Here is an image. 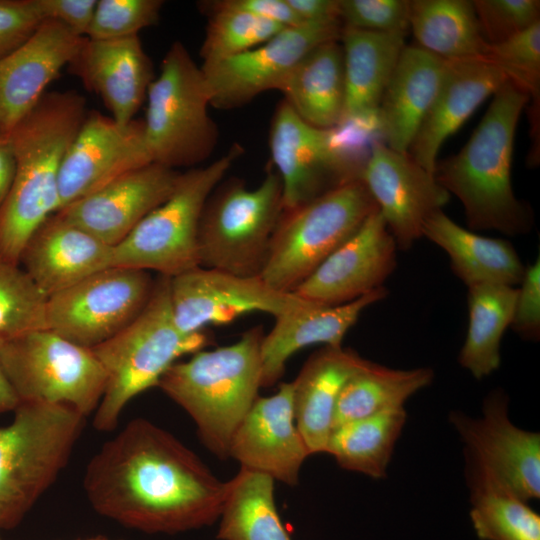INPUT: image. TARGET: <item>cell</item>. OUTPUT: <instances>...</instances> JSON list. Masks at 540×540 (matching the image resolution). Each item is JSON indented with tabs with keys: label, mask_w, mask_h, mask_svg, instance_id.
<instances>
[{
	"label": "cell",
	"mask_w": 540,
	"mask_h": 540,
	"mask_svg": "<svg viewBox=\"0 0 540 540\" xmlns=\"http://www.w3.org/2000/svg\"><path fill=\"white\" fill-rule=\"evenodd\" d=\"M83 487L101 516L173 535L217 522L226 482L170 432L135 418L94 454Z\"/></svg>",
	"instance_id": "obj_1"
},
{
	"label": "cell",
	"mask_w": 540,
	"mask_h": 540,
	"mask_svg": "<svg viewBox=\"0 0 540 540\" xmlns=\"http://www.w3.org/2000/svg\"><path fill=\"white\" fill-rule=\"evenodd\" d=\"M87 112L76 91L46 92L13 130L16 171L0 208V259L19 264L31 236L58 212L61 165Z\"/></svg>",
	"instance_id": "obj_2"
},
{
	"label": "cell",
	"mask_w": 540,
	"mask_h": 540,
	"mask_svg": "<svg viewBox=\"0 0 540 540\" xmlns=\"http://www.w3.org/2000/svg\"><path fill=\"white\" fill-rule=\"evenodd\" d=\"M529 101L524 89L506 81L464 147L436 163V181L460 200L471 229L516 235L531 226V211L511 183L516 128Z\"/></svg>",
	"instance_id": "obj_3"
},
{
	"label": "cell",
	"mask_w": 540,
	"mask_h": 540,
	"mask_svg": "<svg viewBox=\"0 0 540 540\" xmlns=\"http://www.w3.org/2000/svg\"><path fill=\"white\" fill-rule=\"evenodd\" d=\"M263 336L256 326L233 344L197 351L175 362L157 384L189 414L201 442L219 459L229 458L232 437L259 397Z\"/></svg>",
	"instance_id": "obj_4"
},
{
	"label": "cell",
	"mask_w": 540,
	"mask_h": 540,
	"mask_svg": "<svg viewBox=\"0 0 540 540\" xmlns=\"http://www.w3.org/2000/svg\"><path fill=\"white\" fill-rule=\"evenodd\" d=\"M211 343L205 330L184 333L176 325L170 300V277L159 275L151 297L127 327L92 348L106 373V386L94 412L100 432L114 430L127 404L157 386L179 358L205 349Z\"/></svg>",
	"instance_id": "obj_5"
},
{
	"label": "cell",
	"mask_w": 540,
	"mask_h": 540,
	"mask_svg": "<svg viewBox=\"0 0 540 540\" xmlns=\"http://www.w3.org/2000/svg\"><path fill=\"white\" fill-rule=\"evenodd\" d=\"M0 427V529H13L68 464L86 417L44 402H19Z\"/></svg>",
	"instance_id": "obj_6"
},
{
	"label": "cell",
	"mask_w": 540,
	"mask_h": 540,
	"mask_svg": "<svg viewBox=\"0 0 540 540\" xmlns=\"http://www.w3.org/2000/svg\"><path fill=\"white\" fill-rule=\"evenodd\" d=\"M377 209L359 179L283 211L259 277L277 291L293 293Z\"/></svg>",
	"instance_id": "obj_7"
},
{
	"label": "cell",
	"mask_w": 540,
	"mask_h": 540,
	"mask_svg": "<svg viewBox=\"0 0 540 540\" xmlns=\"http://www.w3.org/2000/svg\"><path fill=\"white\" fill-rule=\"evenodd\" d=\"M146 100L144 135L153 163L191 169L211 155L218 130L208 111L209 91L182 42H173L167 50Z\"/></svg>",
	"instance_id": "obj_8"
},
{
	"label": "cell",
	"mask_w": 540,
	"mask_h": 540,
	"mask_svg": "<svg viewBox=\"0 0 540 540\" xmlns=\"http://www.w3.org/2000/svg\"><path fill=\"white\" fill-rule=\"evenodd\" d=\"M282 213V181L275 171L269 170L253 189L240 179L221 181L201 213L199 265L239 276H259Z\"/></svg>",
	"instance_id": "obj_9"
},
{
	"label": "cell",
	"mask_w": 540,
	"mask_h": 540,
	"mask_svg": "<svg viewBox=\"0 0 540 540\" xmlns=\"http://www.w3.org/2000/svg\"><path fill=\"white\" fill-rule=\"evenodd\" d=\"M241 154L242 147L235 144L209 165L180 173L169 198L112 248L111 267L153 270L172 278L200 266L198 227L203 207Z\"/></svg>",
	"instance_id": "obj_10"
},
{
	"label": "cell",
	"mask_w": 540,
	"mask_h": 540,
	"mask_svg": "<svg viewBox=\"0 0 540 540\" xmlns=\"http://www.w3.org/2000/svg\"><path fill=\"white\" fill-rule=\"evenodd\" d=\"M0 362L19 402L65 405L85 417L96 411L106 386L92 349L47 328L0 340Z\"/></svg>",
	"instance_id": "obj_11"
},
{
	"label": "cell",
	"mask_w": 540,
	"mask_h": 540,
	"mask_svg": "<svg viewBox=\"0 0 540 540\" xmlns=\"http://www.w3.org/2000/svg\"><path fill=\"white\" fill-rule=\"evenodd\" d=\"M154 282L148 271L103 269L49 296L45 327L92 349L138 317L151 297Z\"/></svg>",
	"instance_id": "obj_12"
},
{
	"label": "cell",
	"mask_w": 540,
	"mask_h": 540,
	"mask_svg": "<svg viewBox=\"0 0 540 540\" xmlns=\"http://www.w3.org/2000/svg\"><path fill=\"white\" fill-rule=\"evenodd\" d=\"M450 422L468 456V476L485 480L527 502L540 496V435L514 425L501 392L486 398L483 415L454 412Z\"/></svg>",
	"instance_id": "obj_13"
},
{
	"label": "cell",
	"mask_w": 540,
	"mask_h": 540,
	"mask_svg": "<svg viewBox=\"0 0 540 540\" xmlns=\"http://www.w3.org/2000/svg\"><path fill=\"white\" fill-rule=\"evenodd\" d=\"M341 22L286 27L263 44L200 66L217 109L243 106L267 90H279L297 63L316 46L340 40Z\"/></svg>",
	"instance_id": "obj_14"
},
{
	"label": "cell",
	"mask_w": 540,
	"mask_h": 540,
	"mask_svg": "<svg viewBox=\"0 0 540 540\" xmlns=\"http://www.w3.org/2000/svg\"><path fill=\"white\" fill-rule=\"evenodd\" d=\"M170 300L177 327L188 334L205 330L208 325L228 324L250 312H265L276 318L309 302L271 288L259 276H239L201 266L170 278Z\"/></svg>",
	"instance_id": "obj_15"
},
{
	"label": "cell",
	"mask_w": 540,
	"mask_h": 540,
	"mask_svg": "<svg viewBox=\"0 0 540 540\" xmlns=\"http://www.w3.org/2000/svg\"><path fill=\"white\" fill-rule=\"evenodd\" d=\"M269 146L282 181L283 211L360 179V171L333 146L330 130L309 125L284 100L271 121Z\"/></svg>",
	"instance_id": "obj_16"
},
{
	"label": "cell",
	"mask_w": 540,
	"mask_h": 540,
	"mask_svg": "<svg viewBox=\"0 0 540 540\" xmlns=\"http://www.w3.org/2000/svg\"><path fill=\"white\" fill-rule=\"evenodd\" d=\"M150 163L143 120L119 125L112 117L88 111L61 165L59 210Z\"/></svg>",
	"instance_id": "obj_17"
},
{
	"label": "cell",
	"mask_w": 540,
	"mask_h": 540,
	"mask_svg": "<svg viewBox=\"0 0 540 540\" xmlns=\"http://www.w3.org/2000/svg\"><path fill=\"white\" fill-rule=\"evenodd\" d=\"M360 180L373 197L397 247L408 249L422 236L425 220L442 210L450 194L408 153L375 143Z\"/></svg>",
	"instance_id": "obj_18"
},
{
	"label": "cell",
	"mask_w": 540,
	"mask_h": 540,
	"mask_svg": "<svg viewBox=\"0 0 540 540\" xmlns=\"http://www.w3.org/2000/svg\"><path fill=\"white\" fill-rule=\"evenodd\" d=\"M396 248L377 209L293 293L324 306L352 302L384 287L396 266Z\"/></svg>",
	"instance_id": "obj_19"
},
{
	"label": "cell",
	"mask_w": 540,
	"mask_h": 540,
	"mask_svg": "<svg viewBox=\"0 0 540 540\" xmlns=\"http://www.w3.org/2000/svg\"><path fill=\"white\" fill-rule=\"evenodd\" d=\"M180 173L157 163L126 172L57 212L114 247L173 193Z\"/></svg>",
	"instance_id": "obj_20"
},
{
	"label": "cell",
	"mask_w": 540,
	"mask_h": 540,
	"mask_svg": "<svg viewBox=\"0 0 540 540\" xmlns=\"http://www.w3.org/2000/svg\"><path fill=\"white\" fill-rule=\"evenodd\" d=\"M228 456L241 468L296 486L304 461L311 456L295 421L293 384L284 382L278 391L258 397L235 431Z\"/></svg>",
	"instance_id": "obj_21"
},
{
	"label": "cell",
	"mask_w": 540,
	"mask_h": 540,
	"mask_svg": "<svg viewBox=\"0 0 540 540\" xmlns=\"http://www.w3.org/2000/svg\"><path fill=\"white\" fill-rule=\"evenodd\" d=\"M84 38L57 21L44 20L25 43L0 59V141L9 140Z\"/></svg>",
	"instance_id": "obj_22"
},
{
	"label": "cell",
	"mask_w": 540,
	"mask_h": 540,
	"mask_svg": "<svg viewBox=\"0 0 540 540\" xmlns=\"http://www.w3.org/2000/svg\"><path fill=\"white\" fill-rule=\"evenodd\" d=\"M99 97L119 125H127L146 99L153 66L139 36L112 40L85 37L68 64Z\"/></svg>",
	"instance_id": "obj_23"
},
{
	"label": "cell",
	"mask_w": 540,
	"mask_h": 540,
	"mask_svg": "<svg viewBox=\"0 0 540 540\" xmlns=\"http://www.w3.org/2000/svg\"><path fill=\"white\" fill-rule=\"evenodd\" d=\"M508 80L485 58L447 61L440 89L408 154L434 175L438 152L445 140Z\"/></svg>",
	"instance_id": "obj_24"
},
{
	"label": "cell",
	"mask_w": 540,
	"mask_h": 540,
	"mask_svg": "<svg viewBox=\"0 0 540 540\" xmlns=\"http://www.w3.org/2000/svg\"><path fill=\"white\" fill-rule=\"evenodd\" d=\"M112 248L55 213L31 236L19 265L49 297L111 267Z\"/></svg>",
	"instance_id": "obj_25"
},
{
	"label": "cell",
	"mask_w": 540,
	"mask_h": 540,
	"mask_svg": "<svg viewBox=\"0 0 540 540\" xmlns=\"http://www.w3.org/2000/svg\"><path fill=\"white\" fill-rule=\"evenodd\" d=\"M381 287L352 302L324 306L308 302L299 310L278 316L260 347L262 387L273 386L283 376L286 364L299 350L315 345L342 346L349 329L371 304L386 297Z\"/></svg>",
	"instance_id": "obj_26"
},
{
	"label": "cell",
	"mask_w": 540,
	"mask_h": 540,
	"mask_svg": "<svg viewBox=\"0 0 540 540\" xmlns=\"http://www.w3.org/2000/svg\"><path fill=\"white\" fill-rule=\"evenodd\" d=\"M446 66L447 60L418 45L404 47L377 109L386 146L408 153L437 96Z\"/></svg>",
	"instance_id": "obj_27"
},
{
	"label": "cell",
	"mask_w": 540,
	"mask_h": 540,
	"mask_svg": "<svg viewBox=\"0 0 540 540\" xmlns=\"http://www.w3.org/2000/svg\"><path fill=\"white\" fill-rule=\"evenodd\" d=\"M366 362L350 348L324 346L292 381L296 425L311 455L326 452L340 392Z\"/></svg>",
	"instance_id": "obj_28"
},
{
	"label": "cell",
	"mask_w": 540,
	"mask_h": 540,
	"mask_svg": "<svg viewBox=\"0 0 540 540\" xmlns=\"http://www.w3.org/2000/svg\"><path fill=\"white\" fill-rule=\"evenodd\" d=\"M425 236L448 255L454 273L468 287L480 284H520L525 267L504 239L478 235L456 224L442 210L424 222Z\"/></svg>",
	"instance_id": "obj_29"
},
{
	"label": "cell",
	"mask_w": 540,
	"mask_h": 540,
	"mask_svg": "<svg viewBox=\"0 0 540 540\" xmlns=\"http://www.w3.org/2000/svg\"><path fill=\"white\" fill-rule=\"evenodd\" d=\"M407 33L343 27L345 106L343 121L376 112L405 45Z\"/></svg>",
	"instance_id": "obj_30"
},
{
	"label": "cell",
	"mask_w": 540,
	"mask_h": 540,
	"mask_svg": "<svg viewBox=\"0 0 540 540\" xmlns=\"http://www.w3.org/2000/svg\"><path fill=\"white\" fill-rule=\"evenodd\" d=\"M279 91L284 101L306 123L332 129L344 117L343 51L339 40L324 42L293 68Z\"/></svg>",
	"instance_id": "obj_31"
},
{
	"label": "cell",
	"mask_w": 540,
	"mask_h": 540,
	"mask_svg": "<svg viewBox=\"0 0 540 540\" xmlns=\"http://www.w3.org/2000/svg\"><path fill=\"white\" fill-rule=\"evenodd\" d=\"M409 29L418 46L447 61L484 58L482 37L472 1H409Z\"/></svg>",
	"instance_id": "obj_32"
},
{
	"label": "cell",
	"mask_w": 540,
	"mask_h": 540,
	"mask_svg": "<svg viewBox=\"0 0 540 540\" xmlns=\"http://www.w3.org/2000/svg\"><path fill=\"white\" fill-rule=\"evenodd\" d=\"M274 479L240 468L226 482L218 518L219 540H292L279 516Z\"/></svg>",
	"instance_id": "obj_33"
},
{
	"label": "cell",
	"mask_w": 540,
	"mask_h": 540,
	"mask_svg": "<svg viewBox=\"0 0 540 540\" xmlns=\"http://www.w3.org/2000/svg\"><path fill=\"white\" fill-rule=\"evenodd\" d=\"M517 289L500 284L468 287L469 322L459 354L460 365L482 379L500 365V343L511 325Z\"/></svg>",
	"instance_id": "obj_34"
},
{
	"label": "cell",
	"mask_w": 540,
	"mask_h": 540,
	"mask_svg": "<svg viewBox=\"0 0 540 540\" xmlns=\"http://www.w3.org/2000/svg\"><path fill=\"white\" fill-rule=\"evenodd\" d=\"M433 376L430 368L393 369L367 360L340 392L333 429L353 420L404 407L413 394L432 382Z\"/></svg>",
	"instance_id": "obj_35"
},
{
	"label": "cell",
	"mask_w": 540,
	"mask_h": 540,
	"mask_svg": "<svg viewBox=\"0 0 540 540\" xmlns=\"http://www.w3.org/2000/svg\"><path fill=\"white\" fill-rule=\"evenodd\" d=\"M406 419L401 407L344 423L332 430L325 453L345 470L383 478Z\"/></svg>",
	"instance_id": "obj_36"
},
{
	"label": "cell",
	"mask_w": 540,
	"mask_h": 540,
	"mask_svg": "<svg viewBox=\"0 0 540 540\" xmlns=\"http://www.w3.org/2000/svg\"><path fill=\"white\" fill-rule=\"evenodd\" d=\"M470 517L482 540H540V517L525 501L476 477H468Z\"/></svg>",
	"instance_id": "obj_37"
},
{
	"label": "cell",
	"mask_w": 540,
	"mask_h": 540,
	"mask_svg": "<svg viewBox=\"0 0 540 540\" xmlns=\"http://www.w3.org/2000/svg\"><path fill=\"white\" fill-rule=\"evenodd\" d=\"M209 15L200 49L202 63L215 62L241 54L271 39L286 28L257 15L215 1L201 4Z\"/></svg>",
	"instance_id": "obj_38"
},
{
	"label": "cell",
	"mask_w": 540,
	"mask_h": 540,
	"mask_svg": "<svg viewBox=\"0 0 540 540\" xmlns=\"http://www.w3.org/2000/svg\"><path fill=\"white\" fill-rule=\"evenodd\" d=\"M47 299L19 264L0 259V340L46 328Z\"/></svg>",
	"instance_id": "obj_39"
},
{
	"label": "cell",
	"mask_w": 540,
	"mask_h": 540,
	"mask_svg": "<svg viewBox=\"0 0 540 540\" xmlns=\"http://www.w3.org/2000/svg\"><path fill=\"white\" fill-rule=\"evenodd\" d=\"M484 58L524 89L530 101H539L540 22L506 41L488 44Z\"/></svg>",
	"instance_id": "obj_40"
},
{
	"label": "cell",
	"mask_w": 540,
	"mask_h": 540,
	"mask_svg": "<svg viewBox=\"0 0 540 540\" xmlns=\"http://www.w3.org/2000/svg\"><path fill=\"white\" fill-rule=\"evenodd\" d=\"M161 0H98L87 38L112 40L137 36L155 25L163 6Z\"/></svg>",
	"instance_id": "obj_41"
},
{
	"label": "cell",
	"mask_w": 540,
	"mask_h": 540,
	"mask_svg": "<svg viewBox=\"0 0 540 540\" xmlns=\"http://www.w3.org/2000/svg\"><path fill=\"white\" fill-rule=\"evenodd\" d=\"M484 40L492 45L510 39L540 22L538 0L472 1Z\"/></svg>",
	"instance_id": "obj_42"
},
{
	"label": "cell",
	"mask_w": 540,
	"mask_h": 540,
	"mask_svg": "<svg viewBox=\"0 0 540 540\" xmlns=\"http://www.w3.org/2000/svg\"><path fill=\"white\" fill-rule=\"evenodd\" d=\"M343 27L373 31L409 30V1L406 0H339Z\"/></svg>",
	"instance_id": "obj_43"
},
{
	"label": "cell",
	"mask_w": 540,
	"mask_h": 540,
	"mask_svg": "<svg viewBox=\"0 0 540 540\" xmlns=\"http://www.w3.org/2000/svg\"><path fill=\"white\" fill-rule=\"evenodd\" d=\"M43 21L35 0H0V59L25 43Z\"/></svg>",
	"instance_id": "obj_44"
},
{
	"label": "cell",
	"mask_w": 540,
	"mask_h": 540,
	"mask_svg": "<svg viewBox=\"0 0 540 540\" xmlns=\"http://www.w3.org/2000/svg\"><path fill=\"white\" fill-rule=\"evenodd\" d=\"M511 325L523 338L536 340L540 333V261L525 268Z\"/></svg>",
	"instance_id": "obj_45"
},
{
	"label": "cell",
	"mask_w": 540,
	"mask_h": 540,
	"mask_svg": "<svg viewBox=\"0 0 540 540\" xmlns=\"http://www.w3.org/2000/svg\"><path fill=\"white\" fill-rule=\"evenodd\" d=\"M43 20L61 23L75 35L87 37L97 0H35Z\"/></svg>",
	"instance_id": "obj_46"
},
{
	"label": "cell",
	"mask_w": 540,
	"mask_h": 540,
	"mask_svg": "<svg viewBox=\"0 0 540 540\" xmlns=\"http://www.w3.org/2000/svg\"><path fill=\"white\" fill-rule=\"evenodd\" d=\"M215 2L223 7L257 15L283 27L304 25L287 0H219Z\"/></svg>",
	"instance_id": "obj_47"
},
{
	"label": "cell",
	"mask_w": 540,
	"mask_h": 540,
	"mask_svg": "<svg viewBox=\"0 0 540 540\" xmlns=\"http://www.w3.org/2000/svg\"><path fill=\"white\" fill-rule=\"evenodd\" d=\"M287 3L303 24L341 22L339 0H287Z\"/></svg>",
	"instance_id": "obj_48"
},
{
	"label": "cell",
	"mask_w": 540,
	"mask_h": 540,
	"mask_svg": "<svg viewBox=\"0 0 540 540\" xmlns=\"http://www.w3.org/2000/svg\"><path fill=\"white\" fill-rule=\"evenodd\" d=\"M16 161L10 141H0V208L11 189Z\"/></svg>",
	"instance_id": "obj_49"
},
{
	"label": "cell",
	"mask_w": 540,
	"mask_h": 540,
	"mask_svg": "<svg viewBox=\"0 0 540 540\" xmlns=\"http://www.w3.org/2000/svg\"><path fill=\"white\" fill-rule=\"evenodd\" d=\"M18 404L19 399L0 362V415L14 411Z\"/></svg>",
	"instance_id": "obj_50"
},
{
	"label": "cell",
	"mask_w": 540,
	"mask_h": 540,
	"mask_svg": "<svg viewBox=\"0 0 540 540\" xmlns=\"http://www.w3.org/2000/svg\"><path fill=\"white\" fill-rule=\"evenodd\" d=\"M78 540H117V539H111L102 535H98L95 537L85 538V539H78Z\"/></svg>",
	"instance_id": "obj_51"
},
{
	"label": "cell",
	"mask_w": 540,
	"mask_h": 540,
	"mask_svg": "<svg viewBox=\"0 0 540 540\" xmlns=\"http://www.w3.org/2000/svg\"><path fill=\"white\" fill-rule=\"evenodd\" d=\"M0 540H2L1 537H0Z\"/></svg>",
	"instance_id": "obj_52"
}]
</instances>
